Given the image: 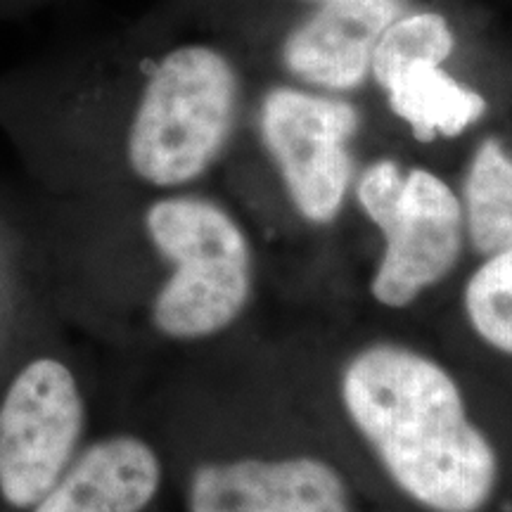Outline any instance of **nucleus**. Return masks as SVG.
I'll use <instances>...</instances> for the list:
<instances>
[{"label": "nucleus", "mask_w": 512, "mask_h": 512, "mask_svg": "<svg viewBox=\"0 0 512 512\" xmlns=\"http://www.w3.org/2000/svg\"><path fill=\"white\" fill-rule=\"evenodd\" d=\"M361 117L351 102L273 88L261 102V138L273 157L290 200L306 221H335L344 207Z\"/></svg>", "instance_id": "6"}, {"label": "nucleus", "mask_w": 512, "mask_h": 512, "mask_svg": "<svg viewBox=\"0 0 512 512\" xmlns=\"http://www.w3.org/2000/svg\"><path fill=\"white\" fill-rule=\"evenodd\" d=\"M463 306L477 337L512 356V249L486 256L467 280Z\"/></svg>", "instance_id": "13"}, {"label": "nucleus", "mask_w": 512, "mask_h": 512, "mask_svg": "<svg viewBox=\"0 0 512 512\" xmlns=\"http://www.w3.org/2000/svg\"><path fill=\"white\" fill-rule=\"evenodd\" d=\"M188 512H351V498L342 472L320 458H240L192 470Z\"/></svg>", "instance_id": "7"}, {"label": "nucleus", "mask_w": 512, "mask_h": 512, "mask_svg": "<svg viewBox=\"0 0 512 512\" xmlns=\"http://www.w3.org/2000/svg\"><path fill=\"white\" fill-rule=\"evenodd\" d=\"M356 195L384 238L380 266L370 280V292L382 306L413 304L456 268L465 245L463 202L437 174H403L392 159H380L358 178Z\"/></svg>", "instance_id": "4"}, {"label": "nucleus", "mask_w": 512, "mask_h": 512, "mask_svg": "<svg viewBox=\"0 0 512 512\" xmlns=\"http://www.w3.org/2000/svg\"><path fill=\"white\" fill-rule=\"evenodd\" d=\"M408 0H320V8L287 36L283 62L325 91H354L370 74L377 41Z\"/></svg>", "instance_id": "8"}, {"label": "nucleus", "mask_w": 512, "mask_h": 512, "mask_svg": "<svg viewBox=\"0 0 512 512\" xmlns=\"http://www.w3.org/2000/svg\"><path fill=\"white\" fill-rule=\"evenodd\" d=\"M145 235L169 264L150 304L159 335L195 342L219 335L252 297V247L221 204L200 195H164L147 204Z\"/></svg>", "instance_id": "3"}, {"label": "nucleus", "mask_w": 512, "mask_h": 512, "mask_svg": "<svg viewBox=\"0 0 512 512\" xmlns=\"http://www.w3.org/2000/svg\"><path fill=\"white\" fill-rule=\"evenodd\" d=\"M86 434V399L62 358L38 354L0 396V498L31 510L64 475Z\"/></svg>", "instance_id": "5"}, {"label": "nucleus", "mask_w": 512, "mask_h": 512, "mask_svg": "<svg viewBox=\"0 0 512 512\" xmlns=\"http://www.w3.org/2000/svg\"><path fill=\"white\" fill-rule=\"evenodd\" d=\"M456 38L448 22L437 12L399 17L377 41L370 72L384 88L396 74L415 62L441 64L453 53Z\"/></svg>", "instance_id": "12"}, {"label": "nucleus", "mask_w": 512, "mask_h": 512, "mask_svg": "<svg viewBox=\"0 0 512 512\" xmlns=\"http://www.w3.org/2000/svg\"><path fill=\"white\" fill-rule=\"evenodd\" d=\"M465 238L479 254L512 249V157L501 140L479 143L463 188Z\"/></svg>", "instance_id": "11"}, {"label": "nucleus", "mask_w": 512, "mask_h": 512, "mask_svg": "<svg viewBox=\"0 0 512 512\" xmlns=\"http://www.w3.org/2000/svg\"><path fill=\"white\" fill-rule=\"evenodd\" d=\"M238 105V72L221 50L183 43L147 60L121 140L128 174L157 190L195 183L230 143Z\"/></svg>", "instance_id": "2"}, {"label": "nucleus", "mask_w": 512, "mask_h": 512, "mask_svg": "<svg viewBox=\"0 0 512 512\" xmlns=\"http://www.w3.org/2000/svg\"><path fill=\"white\" fill-rule=\"evenodd\" d=\"M344 411L392 482L432 512H479L501 463L451 373L403 344H370L339 380Z\"/></svg>", "instance_id": "1"}, {"label": "nucleus", "mask_w": 512, "mask_h": 512, "mask_svg": "<svg viewBox=\"0 0 512 512\" xmlns=\"http://www.w3.org/2000/svg\"><path fill=\"white\" fill-rule=\"evenodd\" d=\"M162 486V460L138 434L81 446L72 465L29 512H143Z\"/></svg>", "instance_id": "9"}, {"label": "nucleus", "mask_w": 512, "mask_h": 512, "mask_svg": "<svg viewBox=\"0 0 512 512\" xmlns=\"http://www.w3.org/2000/svg\"><path fill=\"white\" fill-rule=\"evenodd\" d=\"M31 3H38V0H0V10L3 8H24V5H31Z\"/></svg>", "instance_id": "14"}, {"label": "nucleus", "mask_w": 512, "mask_h": 512, "mask_svg": "<svg viewBox=\"0 0 512 512\" xmlns=\"http://www.w3.org/2000/svg\"><path fill=\"white\" fill-rule=\"evenodd\" d=\"M389 107L418 140L458 138L486 114L482 93L453 79L437 62H415L384 86Z\"/></svg>", "instance_id": "10"}]
</instances>
